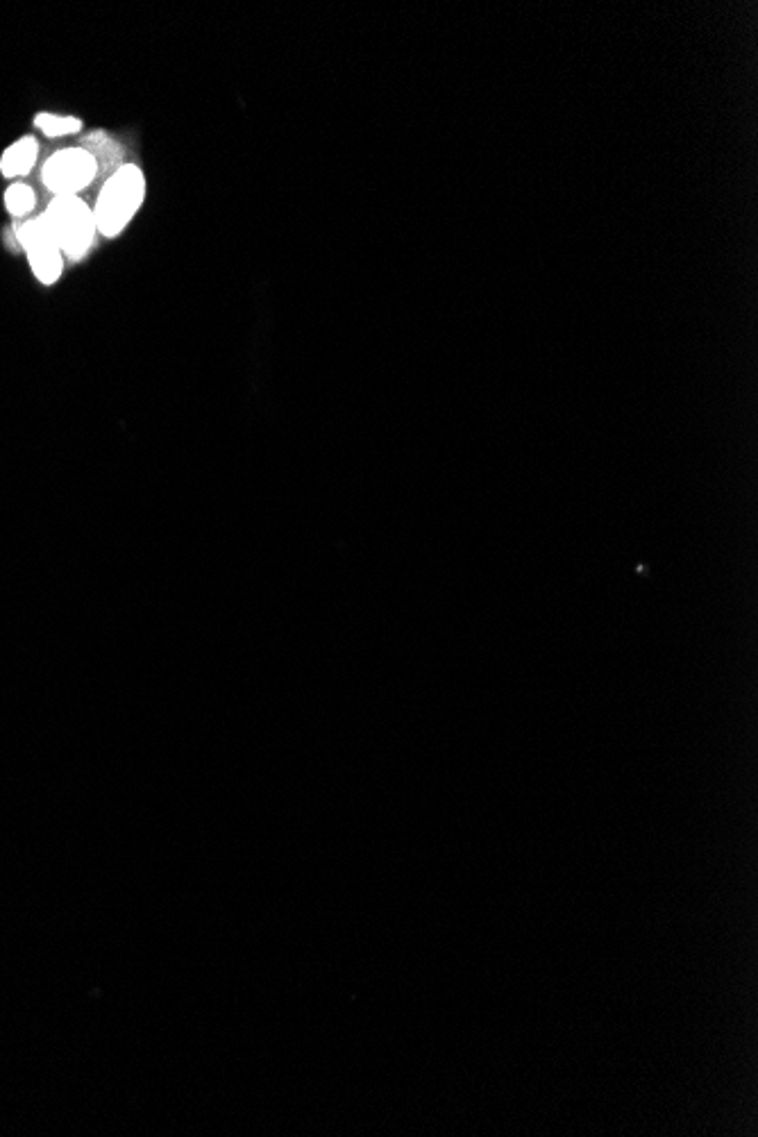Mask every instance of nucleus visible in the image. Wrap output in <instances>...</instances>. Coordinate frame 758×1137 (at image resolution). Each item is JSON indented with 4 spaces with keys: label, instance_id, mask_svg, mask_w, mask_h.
<instances>
[{
    "label": "nucleus",
    "instance_id": "obj_1",
    "mask_svg": "<svg viewBox=\"0 0 758 1137\" xmlns=\"http://www.w3.org/2000/svg\"><path fill=\"white\" fill-rule=\"evenodd\" d=\"M143 196H146V180L139 166L128 164L116 168L112 178L105 182L94 207L96 227L105 237H119L130 225L134 214L139 212Z\"/></svg>",
    "mask_w": 758,
    "mask_h": 1137
},
{
    "label": "nucleus",
    "instance_id": "obj_2",
    "mask_svg": "<svg viewBox=\"0 0 758 1137\" xmlns=\"http://www.w3.org/2000/svg\"><path fill=\"white\" fill-rule=\"evenodd\" d=\"M62 255L80 261L94 246L96 218L94 209L78 196H55L44 214Z\"/></svg>",
    "mask_w": 758,
    "mask_h": 1137
},
{
    "label": "nucleus",
    "instance_id": "obj_3",
    "mask_svg": "<svg viewBox=\"0 0 758 1137\" xmlns=\"http://www.w3.org/2000/svg\"><path fill=\"white\" fill-rule=\"evenodd\" d=\"M98 175L96 157L87 148H64L44 164L41 180L55 196H78Z\"/></svg>",
    "mask_w": 758,
    "mask_h": 1137
},
{
    "label": "nucleus",
    "instance_id": "obj_4",
    "mask_svg": "<svg viewBox=\"0 0 758 1137\" xmlns=\"http://www.w3.org/2000/svg\"><path fill=\"white\" fill-rule=\"evenodd\" d=\"M16 239L28 255L30 268L41 284H55L64 271V255L44 216L16 227Z\"/></svg>",
    "mask_w": 758,
    "mask_h": 1137
},
{
    "label": "nucleus",
    "instance_id": "obj_5",
    "mask_svg": "<svg viewBox=\"0 0 758 1137\" xmlns=\"http://www.w3.org/2000/svg\"><path fill=\"white\" fill-rule=\"evenodd\" d=\"M39 157V143L32 137H23L14 141L10 148L0 157V173L5 178H23L32 171Z\"/></svg>",
    "mask_w": 758,
    "mask_h": 1137
},
{
    "label": "nucleus",
    "instance_id": "obj_6",
    "mask_svg": "<svg viewBox=\"0 0 758 1137\" xmlns=\"http://www.w3.org/2000/svg\"><path fill=\"white\" fill-rule=\"evenodd\" d=\"M35 205H37V196H35V191L28 187V184L16 182L5 191V207L14 218L28 216L32 209H35Z\"/></svg>",
    "mask_w": 758,
    "mask_h": 1137
},
{
    "label": "nucleus",
    "instance_id": "obj_7",
    "mask_svg": "<svg viewBox=\"0 0 758 1137\" xmlns=\"http://www.w3.org/2000/svg\"><path fill=\"white\" fill-rule=\"evenodd\" d=\"M35 125L46 134V137H69V134L80 132L82 121L75 116H60V114H37Z\"/></svg>",
    "mask_w": 758,
    "mask_h": 1137
}]
</instances>
